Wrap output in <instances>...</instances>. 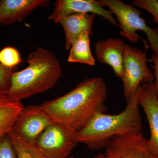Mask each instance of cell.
Instances as JSON below:
<instances>
[{
  "label": "cell",
  "instance_id": "cell-1",
  "mask_svg": "<svg viewBox=\"0 0 158 158\" xmlns=\"http://www.w3.org/2000/svg\"><path fill=\"white\" fill-rule=\"evenodd\" d=\"M106 84L101 77L90 78L69 92L40 105L52 120L77 131L100 113H106Z\"/></svg>",
  "mask_w": 158,
  "mask_h": 158
},
{
  "label": "cell",
  "instance_id": "cell-2",
  "mask_svg": "<svg viewBox=\"0 0 158 158\" xmlns=\"http://www.w3.org/2000/svg\"><path fill=\"white\" fill-rule=\"evenodd\" d=\"M139 88L121 113L115 115L99 113L78 131V143L86 144L89 149L99 150L106 148L115 137L142 132Z\"/></svg>",
  "mask_w": 158,
  "mask_h": 158
},
{
  "label": "cell",
  "instance_id": "cell-3",
  "mask_svg": "<svg viewBox=\"0 0 158 158\" xmlns=\"http://www.w3.org/2000/svg\"><path fill=\"white\" fill-rule=\"evenodd\" d=\"M27 67L14 72L8 95L21 101L47 91L56 85L61 76L60 62L53 53L42 47L29 54Z\"/></svg>",
  "mask_w": 158,
  "mask_h": 158
},
{
  "label": "cell",
  "instance_id": "cell-4",
  "mask_svg": "<svg viewBox=\"0 0 158 158\" xmlns=\"http://www.w3.org/2000/svg\"><path fill=\"white\" fill-rule=\"evenodd\" d=\"M102 6H106L116 15L118 22L120 34L132 42L138 41L140 36L138 31H143L151 45L154 55L158 56V34L155 29L148 26L145 19L141 17V11L120 0H100Z\"/></svg>",
  "mask_w": 158,
  "mask_h": 158
},
{
  "label": "cell",
  "instance_id": "cell-5",
  "mask_svg": "<svg viewBox=\"0 0 158 158\" xmlns=\"http://www.w3.org/2000/svg\"><path fill=\"white\" fill-rule=\"evenodd\" d=\"M147 61L146 50L144 51L125 44L123 74L121 79L126 104L138 91L141 84L152 82L154 79L148 67Z\"/></svg>",
  "mask_w": 158,
  "mask_h": 158
},
{
  "label": "cell",
  "instance_id": "cell-6",
  "mask_svg": "<svg viewBox=\"0 0 158 158\" xmlns=\"http://www.w3.org/2000/svg\"><path fill=\"white\" fill-rule=\"evenodd\" d=\"M77 131L53 122L41 133L34 144L48 158H68L78 142Z\"/></svg>",
  "mask_w": 158,
  "mask_h": 158
},
{
  "label": "cell",
  "instance_id": "cell-7",
  "mask_svg": "<svg viewBox=\"0 0 158 158\" xmlns=\"http://www.w3.org/2000/svg\"><path fill=\"white\" fill-rule=\"evenodd\" d=\"M106 148V158H158L143 132L115 137Z\"/></svg>",
  "mask_w": 158,
  "mask_h": 158
},
{
  "label": "cell",
  "instance_id": "cell-8",
  "mask_svg": "<svg viewBox=\"0 0 158 158\" xmlns=\"http://www.w3.org/2000/svg\"><path fill=\"white\" fill-rule=\"evenodd\" d=\"M53 122L40 105H30L23 108L11 131L24 141L34 143L41 133Z\"/></svg>",
  "mask_w": 158,
  "mask_h": 158
},
{
  "label": "cell",
  "instance_id": "cell-9",
  "mask_svg": "<svg viewBox=\"0 0 158 158\" xmlns=\"http://www.w3.org/2000/svg\"><path fill=\"white\" fill-rule=\"evenodd\" d=\"M54 11L48 16V20L54 23L57 19L62 16L76 13H91L98 15L109 21L113 25L119 26L113 17L110 10L103 8L98 1L95 0H57L54 4Z\"/></svg>",
  "mask_w": 158,
  "mask_h": 158
},
{
  "label": "cell",
  "instance_id": "cell-10",
  "mask_svg": "<svg viewBox=\"0 0 158 158\" xmlns=\"http://www.w3.org/2000/svg\"><path fill=\"white\" fill-rule=\"evenodd\" d=\"M139 105L143 109L150 131L148 144L158 156V99L153 81L142 84L139 88Z\"/></svg>",
  "mask_w": 158,
  "mask_h": 158
},
{
  "label": "cell",
  "instance_id": "cell-11",
  "mask_svg": "<svg viewBox=\"0 0 158 158\" xmlns=\"http://www.w3.org/2000/svg\"><path fill=\"white\" fill-rule=\"evenodd\" d=\"M48 0H2L0 1V24L11 25L22 21L39 7L46 8Z\"/></svg>",
  "mask_w": 158,
  "mask_h": 158
},
{
  "label": "cell",
  "instance_id": "cell-12",
  "mask_svg": "<svg viewBox=\"0 0 158 158\" xmlns=\"http://www.w3.org/2000/svg\"><path fill=\"white\" fill-rule=\"evenodd\" d=\"M124 44L123 40L113 38L99 40L95 44L98 61L110 65L116 76L120 78L123 74Z\"/></svg>",
  "mask_w": 158,
  "mask_h": 158
},
{
  "label": "cell",
  "instance_id": "cell-13",
  "mask_svg": "<svg viewBox=\"0 0 158 158\" xmlns=\"http://www.w3.org/2000/svg\"><path fill=\"white\" fill-rule=\"evenodd\" d=\"M95 15L76 13L62 16L55 22L62 25L65 33V48L69 51L72 44L81 35L88 33L92 35V25Z\"/></svg>",
  "mask_w": 158,
  "mask_h": 158
},
{
  "label": "cell",
  "instance_id": "cell-14",
  "mask_svg": "<svg viewBox=\"0 0 158 158\" xmlns=\"http://www.w3.org/2000/svg\"><path fill=\"white\" fill-rule=\"evenodd\" d=\"M23 107L21 101L12 98L8 94L0 96V141L12 131Z\"/></svg>",
  "mask_w": 158,
  "mask_h": 158
},
{
  "label": "cell",
  "instance_id": "cell-15",
  "mask_svg": "<svg viewBox=\"0 0 158 158\" xmlns=\"http://www.w3.org/2000/svg\"><path fill=\"white\" fill-rule=\"evenodd\" d=\"M88 33L81 34L72 44L67 61L94 66L95 60L90 49V37Z\"/></svg>",
  "mask_w": 158,
  "mask_h": 158
},
{
  "label": "cell",
  "instance_id": "cell-16",
  "mask_svg": "<svg viewBox=\"0 0 158 158\" xmlns=\"http://www.w3.org/2000/svg\"><path fill=\"white\" fill-rule=\"evenodd\" d=\"M8 135L18 158H48L34 143L24 141L12 131Z\"/></svg>",
  "mask_w": 158,
  "mask_h": 158
},
{
  "label": "cell",
  "instance_id": "cell-17",
  "mask_svg": "<svg viewBox=\"0 0 158 158\" xmlns=\"http://www.w3.org/2000/svg\"><path fill=\"white\" fill-rule=\"evenodd\" d=\"M23 62L19 52L12 47H6L0 51V64L15 70L14 69Z\"/></svg>",
  "mask_w": 158,
  "mask_h": 158
},
{
  "label": "cell",
  "instance_id": "cell-18",
  "mask_svg": "<svg viewBox=\"0 0 158 158\" xmlns=\"http://www.w3.org/2000/svg\"><path fill=\"white\" fill-rule=\"evenodd\" d=\"M134 6L144 9L153 16V21L157 24L155 30L158 34V1L157 0H134Z\"/></svg>",
  "mask_w": 158,
  "mask_h": 158
},
{
  "label": "cell",
  "instance_id": "cell-19",
  "mask_svg": "<svg viewBox=\"0 0 158 158\" xmlns=\"http://www.w3.org/2000/svg\"><path fill=\"white\" fill-rule=\"evenodd\" d=\"M14 70L9 69L0 64V96L8 94L11 76Z\"/></svg>",
  "mask_w": 158,
  "mask_h": 158
},
{
  "label": "cell",
  "instance_id": "cell-20",
  "mask_svg": "<svg viewBox=\"0 0 158 158\" xmlns=\"http://www.w3.org/2000/svg\"><path fill=\"white\" fill-rule=\"evenodd\" d=\"M0 158H18L8 135L0 141Z\"/></svg>",
  "mask_w": 158,
  "mask_h": 158
},
{
  "label": "cell",
  "instance_id": "cell-21",
  "mask_svg": "<svg viewBox=\"0 0 158 158\" xmlns=\"http://www.w3.org/2000/svg\"><path fill=\"white\" fill-rule=\"evenodd\" d=\"M151 61L153 63V68L154 69L153 76L155 81L154 82L156 94L158 99V56L152 55L151 57Z\"/></svg>",
  "mask_w": 158,
  "mask_h": 158
},
{
  "label": "cell",
  "instance_id": "cell-22",
  "mask_svg": "<svg viewBox=\"0 0 158 158\" xmlns=\"http://www.w3.org/2000/svg\"><path fill=\"white\" fill-rule=\"evenodd\" d=\"M94 158H106V156H105V154H100L98 155L97 156H95Z\"/></svg>",
  "mask_w": 158,
  "mask_h": 158
},
{
  "label": "cell",
  "instance_id": "cell-23",
  "mask_svg": "<svg viewBox=\"0 0 158 158\" xmlns=\"http://www.w3.org/2000/svg\"><path fill=\"white\" fill-rule=\"evenodd\" d=\"M68 158H73V157L70 156V157H69Z\"/></svg>",
  "mask_w": 158,
  "mask_h": 158
}]
</instances>
